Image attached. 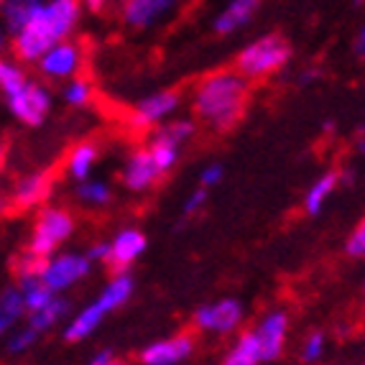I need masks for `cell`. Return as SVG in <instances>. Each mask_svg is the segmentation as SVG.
I'll return each mask as SVG.
<instances>
[{"mask_svg":"<svg viewBox=\"0 0 365 365\" xmlns=\"http://www.w3.org/2000/svg\"><path fill=\"white\" fill-rule=\"evenodd\" d=\"M43 261L46 258H38L34 256V253H29V250H24L19 258H16V274H19V279H29V276H38V271H41Z\"/></svg>","mask_w":365,"mask_h":365,"instance_id":"obj_33","label":"cell"},{"mask_svg":"<svg viewBox=\"0 0 365 365\" xmlns=\"http://www.w3.org/2000/svg\"><path fill=\"white\" fill-rule=\"evenodd\" d=\"M345 253L350 258H363L365 256V225L363 222H358V225L353 227V232L347 235V240H345Z\"/></svg>","mask_w":365,"mask_h":365,"instance_id":"obj_34","label":"cell"},{"mask_svg":"<svg viewBox=\"0 0 365 365\" xmlns=\"http://www.w3.org/2000/svg\"><path fill=\"white\" fill-rule=\"evenodd\" d=\"M261 353H258V345L253 340V332H243V335L237 337L235 345L227 350L225 360L222 365H261Z\"/></svg>","mask_w":365,"mask_h":365,"instance_id":"obj_27","label":"cell"},{"mask_svg":"<svg viewBox=\"0 0 365 365\" xmlns=\"http://www.w3.org/2000/svg\"><path fill=\"white\" fill-rule=\"evenodd\" d=\"M92 95H95V90H92L90 79L79 77V74L64 82V87H61V100L69 108H87L92 103Z\"/></svg>","mask_w":365,"mask_h":365,"instance_id":"obj_29","label":"cell"},{"mask_svg":"<svg viewBox=\"0 0 365 365\" xmlns=\"http://www.w3.org/2000/svg\"><path fill=\"white\" fill-rule=\"evenodd\" d=\"M120 182L128 192H135V195H143V192H148V189H153L161 182V174H158V169L153 166L146 146L135 148L133 153H128V158H125V164H123V171H120Z\"/></svg>","mask_w":365,"mask_h":365,"instance_id":"obj_14","label":"cell"},{"mask_svg":"<svg viewBox=\"0 0 365 365\" xmlns=\"http://www.w3.org/2000/svg\"><path fill=\"white\" fill-rule=\"evenodd\" d=\"M6 158H8V143H3V140H0V169L6 166Z\"/></svg>","mask_w":365,"mask_h":365,"instance_id":"obj_42","label":"cell"},{"mask_svg":"<svg viewBox=\"0 0 365 365\" xmlns=\"http://www.w3.org/2000/svg\"><path fill=\"white\" fill-rule=\"evenodd\" d=\"M38 340V332L36 329H31L29 324H24V327H19L16 332L11 335V340H8V353L11 355H21L26 353L29 347H34Z\"/></svg>","mask_w":365,"mask_h":365,"instance_id":"obj_32","label":"cell"},{"mask_svg":"<svg viewBox=\"0 0 365 365\" xmlns=\"http://www.w3.org/2000/svg\"><path fill=\"white\" fill-rule=\"evenodd\" d=\"M324 350H327V337L322 332H309L304 337V345H302V360L309 365L317 363L324 358Z\"/></svg>","mask_w":365,"mask_h":365,"instance_id":"obj_31","label":"cell"},{"mask_svg":"<svg viewBox=\"0 0 365 365\" xmlns=\"http://www.w3.org/2000/svg\"><path fill=\"white\" fill-rule=\"evenodd\" d=\"M79 0H43L29 24L13 34V54L19 64H36L43 51L61 38H72L74 29L82 21Z\"/></svg>","mask_w":365,"mask_h":365,"instance_id":"obj_2","label":"cell"},{"mask_svg":"<svg viewBox=\"0 0 365 365\" xmlns=\"http://www.w3.org/2000/svg\"><path fill=\"white\" fill-rule=\"evenodd\" d=\"M6 43H8V38H6V31L0 29V56H3V51H6Z\"/></svg>","mask_w":365,"mask_h":365,"instance_id":"obj_43","label":"cell"},{"mask_svg":"<svg viewBox=\"0 0 365 365\" xmlns=\"http://www.w3.org/2000/svg\"><path fill=\"white\" fill-rule=\"evenodd\" d=\"M337 187H340V171L337 169H329V171H324V174H319V177L309 184V189H307L304 212L309 215V217L322 215L324 207H327L329 197L337 192Z\"/></svg>","mask_w":365,"mask_h":365,"instance_id":"obj_18","label":"cell"},{"mask_svg":"<svg viewBox=\"0 0 365 365\" xmlns=\"http://www.w3.org/2000/svg\"><path fill=\"white\" fill-rule=\"evenodd\" d=\"M85 64V49L82 43L74 41V38H61L54 46L43 51V56L36 61L38 74L49 82H64V79H72L79 74Z\"/></svg>","mask_w":365,"mask_h":365,"instance_id":"obj_8","label":"cell"},{"mask_svg":"<svg viewBox=\"0 0 365 365\" xmlns=\"http://www.w3.org/2000/svg\"><path fill=\"white\" fill-rule=\"evenodd\" d=\"M90 268L92 263L87 261L85 253H54L43 261L41 271H38V281L51 294L61 297L64 292L77 287L82 279H87Z\"/></svg>","mask_w":365,"mask_h":365,"instance_id":"obj_7","label":"cell"},{"mask_svg":"<svg viewBox=\"0 0 365 365\" xmlns=\"http://www.w3.org/2000/svg\"><path fill=\"white\" fill-rule=\"evenodd\" d=\"M148 156H151L153 166L158 169V174L164 177V174H169L174 166H177L179 156H182V148L177 146H171V143H164V140H158V138H148V146H146Z\"/></svg>","mask_w":365,"mask_h":365,"instance_id":"obj_28","label":"cell"},{"mask_svg":"<svg viewBox=\"0 0 365 365\" xmlns=\"http://www.w3.org/2000/svg\"><path fill=\"white\" fill-rule=\"evenodd\" d=\"M29 74H26L24 64H19L16 59H6L0 56V95H8L19 85H24Z\"/></svg>","mask_w":365,"mask_h":365,"instance_id":"obj_30","label":"cell"},{"mask_svg":"<svg viewBox=\"0 0 365 365\" xmlns=\"http://www.w3.org/2000/svg\"><path fill=\"white\" fill-rule=\"evenodd\" d=\"M179 0H123L120 19L128 29L148 31L164 24L171 13L177 11Z\"/></svg>","mask_w":365,"mask_h":365,"instance_id":"obj_12","label":"cell"},{"mask_svg":"<svg viewBox=\"0 0 365 365\" xmlns=\"http://www.w3.org/2000/svg\"><path fill=\"white\" fill-rule=\"evenodd\" d=\"M8 210V197H0V215Z\"/></svg>","mask_w":365,"mask_h":365,"instance_id":"obj_44","label":"cell"},{"mask_svg":"<svg viewBox=\"0 0 365 365\" xmlns=\"http://www.w3.org/2000/svg\"><path fill=\"white\" fill-rule=\"evenodd\" d=\"M51 192H54V174L51 171H31L13 184L8 207L19 210V212L41 210L49 202Z\"/></svg>","mask_w":365,"mask_h":365,"instance_id":"obj_9","label":"cell"},{"mask_svg":"<svg viewBox=\"0 0 365 365\" xmlns=\"http://www.w3.org/2000/svg\"><path fill=\"white\" fill-rule=\"evenodd\" d=\"M195 353V337L192 335H171L156 340L140 353L143 365H179Z\"/></svg>","mask_w":365,"mask_h":365,"instance_id":"obj_15","label":"cell"},{"mask_svg":"<svg viewBox=\"0 0 365 365\" xmlns=\"http://www.w3.org/2000/svg\"><path fill=\"white\" fill-rule=\"evenodd\" d=\"M24 314H26V307H24V302H21L19 289L11 287L0 294V340L16 327V322H19Z\"/></svg>","mask_w":365,"mask_h":365,"instance_id":"obj_25","label":"cell"},{"mask_svg":"<svg viewBox=\"0 0 365 365\" xmlns=\"http://www.w3.org/2000/svg\"><path fill=\"white\" fill-rule=\"evenodd\" d=\"M179 108H182V95L177 90H156L133 105L128 113V128L135 133L156 130L161 123L177 118Z\"/></svg>","mask_w":365,"mask_h":365,"instance_id":"obj_6","label":"cell"},{"mask_svg":"<svg viewBox=\"0 0 365 365\" xmlns=\"http://www.w3.org/2000/svg\"><path fill=\"white\" fill-rule=\"evenodd\" d=\"M250 332H253V340H256L263 363L266 360H276L284 353V345H287L289 314L284 309H271L268 314L261 317V322L250 329Z\"/></svg>","mask_w":365,"mask_h":365,"instance_id":"obj_11","label":"cell"},{"mask_svg":"<svg viewBox=\"0 0 365 365\" xmlns=\"http://www.w3.org/2000/svg\"><path fill=\"white\" fill-rule=\"evenodd\" d=\"M243 304L237 299H220L212 304H205L195 312V324L202 332L212 335H230L243 324Z\"/></svg>","mask_w":365,"mask_h":365,"instance_id":"obj_10","label":"cell"},{"mask_svg":"<svg viewBox=\"0 0 365 365\" xmlns=\"http://www.w3.org/2000/svg\"><path fill=\"white\" fill-rule=\"evenodd\" d=\"M113 358H115V355L110 353V350H100V353L92 355L90 365H105V363H110V360H113Z\"/></svg>","mask_w":365,"mask_h":365,"instance_id":"obj_41","label":"cell"},{"mask_svg":"<svg viewBox=\"0 0 365 365\" xmlns=\"http://www.w3.org/2000/svg\"><path fill=\"white\" fill-rule=\"evenodd\" d=\"M100 161V146L95 140H79L69 148L67 158H64V171L72 182H85L92 177V171Z\"/></svg>","mask_w":365,"mask_h":365,"instance_id":"obj_17","label":"cell"},{"mask_svg":"<svg viewBox=\"0 0 365 365\" xmlns=\"http://www.w3.org/2000/svg\"><path fill=\"white\" fill-rule=\"evenodd\" d=\"M105 365H125V363H123V360H115V358H113L110 363H105Z\"/></svg>","mask_w":365,"mask_h":365,"instance_id":"obj_45","label":"cell"},{"mask_svg":"<svg viewBox=\"0 0 365 365\" xmlns=\"http://www.w3.org/2000/svg\"><path fill=\"white\" fill-rule=\"evenodd\" d=\"M43 0H3V6H0V16H3V24H6L8 34H19L29 19L34 13L41 8Z\"/></svg>","mask_w":365,"mask_h":365,"instance_id":"obj_21","label":"cell"},{"mask_svg":"<svg viewBox=\"0 0 365 365\" xmlns=\"http://www.w3.org/2000/svg\"><path fill=\"white\" fill-rule=\"evenodd\" d=\"M133 297V279L128 276V271L125 274H115L113 279L105 284V289L98 294V302L100 307H103L105 312H115L120 309L123 304H128V299Z\"/></svg>","mask_w":365,"mask_h":365,"instance_id":"obj_20","label":"cell"},{"mask_svg":"<svg viewBox=\"0 0 365 365\" xmlns=\"http://www.w3.org/2000/svg\"><path fill=\"white\" fill-rule=\"evenodd\" d=\"M250 103V82L235 69H215L205 74L192 92L197 120L215 133H227L245 118Z\"/></svg>","mask_w":365,"mask_h":365,"instance_id":"obj_1","label":"cell"},{"mask_svg":"<svg viewBox=\"0 0 365 365\" xmlns=\"http://www.w3.org/2000/svg\"><path fill=\"white\" fill-rule=\"evenodd\" d=\"M87 261L90 263H103V266H108V256H110V245L108 240H100V243H92L90 248H87Z\"/></svg>","mask_w":365,"mask_h":365,"instance_id":"obj_37","label":"cell"},{"mask_svg":"<svg viewBox=\"0 0 365 365\" xmlns=\"http://www.w3.org/2000/svg\"><path fill=\"white\" fill-rule=\"evenodd\" d=\"M207 200H210V189H205V187H195V189H192V192H189L187 202H184V215H187V217H192V215H197L202 207H205V205H207Z\"/></svg>","mask_w":365,"mask_h":365,"instance_id":"obj_36","label":"cell"},{"mask_svg":"<svg viewBox=\"0 0 365 365\" xmlns=\"http://www.w3.org/2000/svg\"><path fill=\"white\" fill-rule=\"evenodd\" d=\"M0 6H3V0H0Z\"/></svg>","mask_w":365,"mask_h":365,"instance_id":"obj_46","label":"cell"},{"mask_svg":"<svg viewBox=\"0 0 365 365\" xmlns=\"http://www.w3.org/2000/svg\"><path fill=\"white\" fill-rule=\"evenodd\" d=\"M353 51H355V56H358V59H363V56H365V31H363V29H360V31H358V36H355Z\"/></svg>","mask_w":365,"mask_h":365,"instance_id":"obj_40","label":"cell"},{"mask_svg":"<svg viewBox=\"0 0 365 365\" xmlns=\"http://www.w3.org/2000/svg\"><path fill=\"white\" fill-rule=\"evenodd\" d=\"M319 77H322V69H319V67H307V69H302V72L297 74V82L302 87H307V85H314Z\"/></svg>","mask_w":365,"mask_h":365,"instance_id":"obj_38","label":"cell"},{"mask_svg":"<svg viewBox=\"0 0 365 365\" xmlns=\"http://www.w3.org/2000/svg\"><path fill=\"white\" fill-rule=\"evenodd\" d=\"M108 317V312L98 304V302H90L87 307L77 312L67 322V329H64V337L69 342H79V340H87L90 335H95L103 324V319Z\"/></svg>","mask_w":365,"mask_h":365,"instance_id":"obj_19","label":"cell"},{"mask_svg":"<svg viewBox=\"0 0 365 365\" xmlns=\"http://www.w3.org/2000/svg\"><path fill=\"white\" fill-rule=\"evenodd\" d=\"M261 3L263 0H227L222 11L215 16L212 31L217 36H232L237 31H243L245 26H250V21L256 19Z\"/></svg>","mask_w":365,"mask_h":365,"instance_id":"obj_16","label":"cell"},{"mask_svg":"<svg viewBox=\"0 0 365 365\" xmlns=\"http://www.w3.org/2000/svg\"><path fill=\"white\" fill-rule=\"evenodd\" d=\"M289 59H292V43L281 34H263L237 51L232 69L243 74L248 82H256L279 74L289 64Z\"/></svg>","mask_w":365,"mask_h":365,"instance_id":"obj_3","label":"cell"},{"mask_svg":"<svg viewBox=\"0 0 365 365\" xmlns=\"http://www.w3.org/2000/svg\"><path fill=\"white\" fill-rule=\"evenodd\" d=\"M69 312V302L64 297H54L46 307H41V309L31 312L29 314V327L36 329L38 335H43V332H49L54 324H59L64 317H67Z\"/></svg>","mask_w":365,"mask_h":365,"instance_id":"obj_22","label":"cell"},{"mask_svg":"<svg viewBox=\"0 0 365 365\" xmlns=\"http://www.w3.org/2000/svg\"><path fill=\"white\" fill-rule=\"evenodd\" d=\"M74 235V215L59 205H43L38 210L26 250L38 258H49Z\"/></svg>","mask_w":365,"mask_h":365,"instance_id":"obj_4","label":"cell"},{"mask_svg":"<svg viewBox=\"0 0 365 365\" xmlns=\"http://www.w3.org/2000/svg\"><path fill=\"white\" fill-rule=\"evenodd\" d=\"M6 98V108L19 123H24L26 128H38L46 123L51 108H54V95L49 87H43L36 79H26L24 85H19L13 92L3 95Z\"/></svg>","mask_w":365,"mask_h":365,"instance_id":"obj_5","label":"cell"},{"mask_svg":"<svg viewBox=\"0 0 365 365\" xmlns=\"http://www.w3.org/2000/svg\"><path fill=\"white\" fill-rule=\"evenodd\" d=\"M19 294H21V302H24L26 312H36L41 309V307H46L51 302V299L56 297V294H51L49 289L43 287L41 281H38V276H29V279H19Z\"/></svg>","mask_w":365,"mask_h":365,"instance_id":"obj_26","label":"cell"},{"mask_svg":"<svg viewBox=\"0 0 365 365\" xmlns=\"http://www.w3.org/2000/svg\"><path fill=\"white\" fill-rule=\"evenodd\" d=\"M79 3H82V8H87L92 13H103L110 6V0H79Z\"/></svg>","mask_w":365,"mask_h":365,"instance_id":"obj_39","label":"cell"},{"mask_svg":"<svg viewBox=\"0 0 365 365\" xmlns=\"http://www.w3.org/2000/svg\"><path fill=\"white\" fill-rule=\"evenodd\" d=\"M195 120L189 118H171V120L161 123L156 130H153V138L164 140V143H171V146L184 148V143L195 138Z\"/></svg>","mask_w":365,"mask_h":365,"instance_id":"obj_24","label":"cell"},{"mask_svg":"<svg viewBox=\"0 0 365 365\" xmlns=\"http://www.w3.org/2000/svg\"><path fill=\"white\" fill-rule=\"evenodd\" d=\"M222 179H225V166L217 164V161H212V164H207L200 171V179H197L200 184H197V187L212 189V187H217Z\"/></svg>","mask_w":365,"mask_h":365,"instance_id":"obj_35","label":"cell"},{"mask_svg":"<svg viewBox=\"0 0 365 365\" xmlns=\"http://www.w3.org/2000/svg\"><path fill=\"white\" fill-rule=\"evenodd\" d=\"M113 200V189L105 179H85V182L77 184V202L82 207L90 210H103Z\"/></svg>","mask_w":365,"mask_h":365,"instance_id":"obj_23","label":"cell"},{"mask_svg":"<svg viewBox=\"0 0 365 365\" xmlns=\"http://www.w3.org/2000/svg\"><path fill=\"white\" fill-rule=\"evenodd\" d=\"M108 245H110L108 266L115 268L118 274H125L146 253L148 240L138 227H123V230H118L113 235V240H108Z\"/></svg>","mask_w":365,"mask_h":365,"instance_id":"obj_13","label":"cell"}]
</instances>
